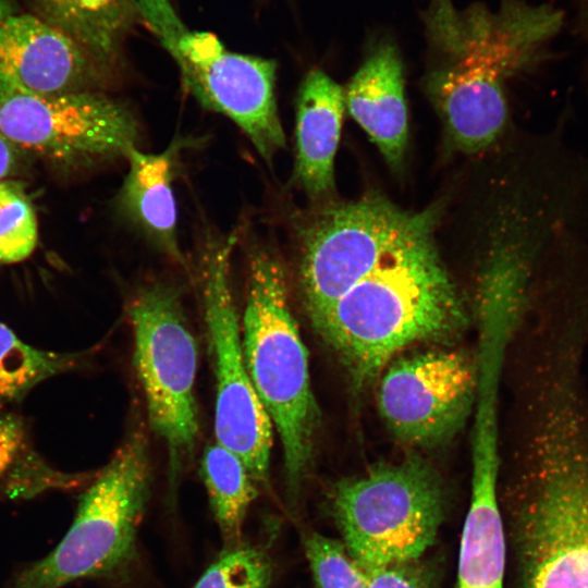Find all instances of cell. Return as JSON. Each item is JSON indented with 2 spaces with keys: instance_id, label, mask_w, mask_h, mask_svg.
Segmentation results:
<instances>
[{
  "instance_id": "e0dca14e",
  "label": "cell",
  "mask_w": 588,
  "mask_h": 588,
  "mask_svg": "<svg viewBox=\"0 0 588 588\" xmlns=\"http://www.w3.org/2000/svg\"><path fill=\"white\" fill-rule=\"evenodd\" d=\"M497 483L471 481L460 542L456 588H503L505 536Z\"/></svg>"
},
{
  "instance_id": "277c9868",
  "label": "cell",
  "mask_w": 588,
  "mask_h": 588,
  "mask_svg": "<svg viewBox=\"0 0 588 588\" xmlns=\"http://www.w3.org/2000/svg\"><path fill=\"white\" fill-rule=\"evenodd\" d=\"M328 502L341 541L367 571L419 561L445 512L442 480L417 454L339 480Z\"/></svg>"
},
{
  "instance_id": "cb8c5ba5",
  "label": "cell",
  "mask_w": 588,
  "mask_h": 588,
  "mask_svg": "<svg viewBox=\"0 0 588 588\" xmlns=\"http://www.w3.org/2000/svg\"><path fill=\"white\" fill-rule=\"evenodd\" d=\"M368 588H436L429 569L419 561L369 571Z\"/></svg>"
},
{
  "instance_id": "7402d4cb",
  "label": "cell",
  "mask_w": 588,
  "mask_h": 588,
  "mask_svg": "<svg viewBox=\"0 0 588 588\" xmlns=\"http://www.w3.org/2000/svg\"><path fill=\"white\" fill-rule=\"evenodd\" d=\"M303 543L316 588L369 587V571L352 556L341 540L310 530L303 535Z\"/></svg>"
},
{
  "instance_id": "7c38bea8",
  "label": "cell",
  "mask_w": 588,
  "mask_h": 588,
  "mask_svg": "<svg viewBox=\"0 0 588 588\" xmlns=\"http://www.w3.org/2000/svg\"><path fill=\"white\" fill-rule=\"evenodd\" d=\"M542 475L515 519L523 588H588V470Z\"/></svg>"
},
{
  "instance_id": "8992f818",
  "label": "cell",
  "mask_w": 588,
  "mask_h": 588,
  "mask_svg": "<svg viewBox=\"0 0 588 588\" xmlns=\"http://www.w3.org/2000/svg\"><path fill=\"white\" fill-rule=\"evenodd\" d=\"M175 61L187 91L207 110L231 119L271 164L285 148L275 99L277 63L231 52L211 33L191 30L170 0H130Z\"/></svg>"
},
{
  "instance_id": "3957f363",
  "label": "cell",
  "mask_w": 588,
  "mask_h": 588,
  "mask_svg": "<svg viewBox=\"0 0 588 588\" xmlns=\"http://www.w3.org/2000/svg\"><path fill=\"white\" fill-rule=\"evenodd\" d=\"M242 345L253 385L280 437L286 494L294 507L310 468L320 415L286 271L278 250L264 242L248 247Z\"/></svg>"
},
{
  "instance_id": "8fae6325",
  "label": "cell",
  "mask_w": 588,
  "mask_h": 588,
  "mask_svg": "<svg viewBox=\"0 0 588 588\" xmlns=\"http://www.w3.org/2000/svg\"><path fill=\"white\" fill-rule=\"evenodd\" d=\"M476 381V362L461 351L399 357L380 380L379 411L401 442L434 446L452 439L473 412Z\"/></svg>"
},
{
  "instance_id": "52a82bcc",
  "label": "cell",
  "mask_w": 588,
  "mask_h": 588,
  "mask_svg": "<svg viewBox=\"0 0 588 588\" xmlns=\"http://www.w3.org/2000/svg\"><path fill=\"white\" fill-rule=\"evenodd\" d=\"M240 232L236 228L223 236L206 231L198 256L199 286L216 379V439L240 456L257 486L266 487L272 422L246 368L231 286V258Z\"/></svg>"
},
{
  "instance_id": "9c48e42d",
  "label": "cell",
  "mask_w": 588,
  "mask_h": 588,
  "mask_svg": "<svg viewBox=\"0 0 588 588\" xmlns=\"http://www.w3.org/2000/svg\"><path fill=\"white\" fill-rule=\"evenodd\" d=\"M413 213L381 196H367L319 206L295 221L298 284L315 329L392 249Z\"/></svg>"
},
{
  "instance_id": "30bf717a",
  "label": "cell",
  "mask_w": 588,
  "mask_h": 588,
  "mask_svg": "<svg viewBox=\"0 0 588 588\" xmlns=\"http://www.w3.org/2000/svg\"><path fill=\"white\" fill-rule=\"evenodd\" d=\"M0 133L17 149L79 167L125 157L139 124L122 101L96 90L44 95L0 73Z\"/></svg>"
},
{
  "instance_id": "44dd1931",
  "label": "cell",
  "mask_w": 588,
  "mask_h": 588,
  "mask_svg": "<svg viewBox=\"0 0 588 588\" xmlns=\"http://www.w3.org/2000/svg\"><path fill=\"white\" fill-rule=\"evenodd\" d=\"M38 242L35 209L23 187L0 181V262L16 264L28 258Z\"/></svg>"
},
{
  "instance_id": "4316f807",
  "label": "cell",
  "mask_w": 588,
  "mask_h": 588,
  "mask_svg": "<svg viewBox=\"0 0 588 588\" xmlns=\"http://www.w3.org/2000/svg\"><path fill=\"white\" fill-rule=\"evenodd\" d=\"M580 2H581V5H583L584 20H585L586 26L588 28V0H580Z\"/></svg>"
},
{
  "instance_id": "4fadbf2b",
  "label": "cell",
  "mask_w": 588,
  "mask_h": 588,
  "mask_svg": "<svg viewBox=\"0 0 588 588\" xmlns=\"http://www.w3.org/2000/svg\"><path fill=\"white\" fill-rule=\"evenodd\" d=\"M105 69L38 15L16 13L0 29V73L44 95L96 90Z\"/></svg>"
},
{
  "instance_id": "2e32d148",
  "label": "cell",
  "mask_w": 588,
  "mask_h": 588,
  "mask_svg": "<svg viewBox=\"0 0 588 588\" xmlns=\"http://www.w3.org/2000/svg\"><path fill=\"white\" fill-rule=\"evenodd\" d=\"M188 143L175 137L160 154H146L132 147L125 158L128 172L118 195L122 213L173 261L186 267L176 232V204L173 181L181 150Z\"/></svg>"
},
{
  "instance_id": "603a6c76",
  "label": "cell",
  "mask_w": 588,
  "mask_h": 588,
  "mask_svg": "<svg viewBox=\"0 0 588 588\" xmlns=\"http://www.w3.org/2000/svg\"><path fill=\"white\" fill-rule=\"evenodd\" d=\"M272 563L257 546L225 548L193 588H268Z\"/></svg>"
},
{
  "instance_id": "d6986e66",
  "label": "cell",
  "mask_w": 588,
  "mask_h": 588,
  "mask_svg": "<svg viewBox=\"0 0 588 588\" xmlns=\"http://www.w3.org/2000/svg\"><path fill=\"white\" fill-rule=\"evenodd\" d=\"M200 475L225 548L240 546L257 485L240 456L218 442L204 450Z\"/></svg>"
},
{
  "instance_id": "d4e9b609",
  "label": "cell",
  "mask_w": 588,
  "mask_h": 588,
  "mask_svg": "<svg viewBox=\"0 0 588 588\" xmlns=\"http://www.w3.org/2000/svg\"><path fill=\"white\" fill-rule=\"evenodd\" d=\"M17 148L0 133V181L10 175L17 161Z\"/></svg>"
},
{
  "instance_id": "ac0fdd59",
  "label": "cell",
  "mask_w": 588,
  "mask_h": 588,
  "mask_svg": "<svg viewBox=\"0 0 588 588\" xmlns=\"http://www.w3.org/2000/svg\"><path fill=\"white\" fill-rule=\"evenodd\" d=\"M38 16L76 40L105 70L136 13L130 0H34Z\"/></svg>"
},
{
  "instance_id": "ffe728a7",
  "label": "cell",
  "mask_w": 588,
  "mask_h": 588,
  "mask_svg": "<svg viewBox=\"0 0 588 588\" xmlns=\"http://www.w3.org/2000/svg\"><path fill=\"white\" fill-rule=\"evenodd\" d=\"M79 360L77 354L33 347L0 322V411L45 379L76 367Z\"/></svg>"
},
{
  "instance_id": "7a4b0ae2",
  "label": "cell",
  "mask_w": 588,
  "mask_h": 588,
  "mask_svg": "<svg viewBox=\"0 0 588 588\" xmlns=\"http://www.w3.org/2000/svg\"><path fill=\"white\" fill-rule=\"evenodd\" d=\"M427 35L448 63L428 78L429 95L453 145L478 152L494 143L507 122L504 79L532 62L559 33L563 17L552 5L504 0L457 10L432 0Z\"/></svg>"
},
{
  "instance_id": "5b68a950",
  "label": "cell",
  "mask_w": 588,
  "mask_h": 588,
  "mask_svg": "<svg viewBox=\"0 0 588 588\" xmlns=\"http://www.w3.org/2000/svg\"><path fill=\"white\" fill-rule=\"evenodd\" d=\"M150 478L147 440L133 432L81 497L61 542L19 572L7 588H62L83 578L121 575L136 555Z\"/></svg>"
},
{
  "instance_id": "6da1fadb",
  "label": "cell",
  "mask_w": 588,
  "mask_h": 588,
  "mask_svg": "<svg viewBox=\"0 0 588 588\" xmlns=\"http://www.w3.org/2000/svg\"><path fill=\"white\" fill-rule=\"evenodd\" d=\"M436 212H414L381 261L332 306L316 331L363 388L412 344L445 341L467 323L434 241Z\"/></svg>"
},
{
  "instance_id": "484cf974",
  "label": "cell",
  "mask_w": 588,
  "mask_h": 588,
  "mask_svg": "<svg viewBox=\"0 0 588 588\" xmlns=\"http://www.w3.org/2000/svg\"><path fill=\"white\" fill-rule=\"evenodd\" d=\"M16 13H19V9L14 0H0V29Z\"/></svg>"
},
{
  "instance_id": "ba28073f",
  "label": "cell",
  "mask_w": 588,
  "mask_h": 588,
  "mask_svg": "<svg viewBox=\"0 0 588 588\" xmlns=\"http://www.w3.org/2000/svg\"><path fill=\"white\" fill-rule=\"evenodd\" d=\"M134 365L149 424L169 454L171 482L194 451L198 436L195 377L197 344L175 286L152 282L139 289L128 307Z\"/></svg>"
},
{
  "instance_id": "9a60e30c",
  "label": "cell",
  "mask_w": 588,
  "mask_h": 588,
  "mask_svg": "<svg viewBox=\"0 0 588 588\" xmlns=\"http://www.w3.org/2000/svg\"><path fill=\"white\" fill-rule=\"evenodd\" d=\"M344 101L389 166L399 169L408 123L402 62L392 45L382 44L368 56L344 90Z\"/></svg>"
},
{
  "instance_id": "5bb4252c",
  "label": "cell",
  "mask_w": 588,
  "mask_h": 588,
  "mask_svg": "<svg viewBox=\"0 0 588 588\" xmlns=\"http://www.w3.org/2000/svg\"><path fill=\"white\" fill-rule=\"evenodd\" d=\"M344 109L342 87L323 71H309L296 98L292 181L313 200L319 201L334 189V158Z\"/></svg>"
},
{
  "instance_id": "83f0119b",
  "label": "cell",
  "mask_w": 588,
  "mask_h": 588,
  "mask_svg": "<svg viewBox=\"0 0 588 588\" xmlns=\"http://www.w3.org/2000/svg\"><path fill=\"white\" fill-rule=\"evenodd\" d=\"M2 477H3V468H2V465H1V462H0V485H1V481H2Z\"/></svg>"
}]
</instances>
